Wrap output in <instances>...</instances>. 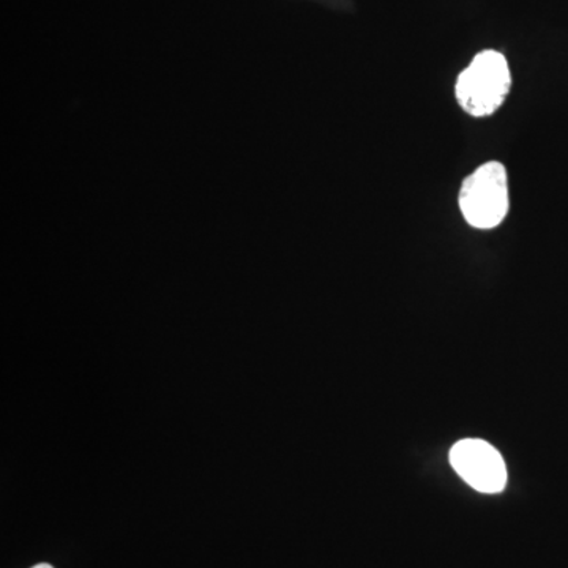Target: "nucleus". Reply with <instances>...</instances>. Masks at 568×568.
<instances>
[{
	"label": "nucleus",
	"mask_w": 568,
	"mask_h": 568,
	"mask_svg": "<svg viewBox=\"0 0 568 568\" xmlns=\"http://www.w3.org/2000/svg\"><path fill=\"white\" fill-rule=\"evenodd\" d=\"M511 88L507 59L500 52H478L466 70L459 73L455 95L463 111L474 118L495 114L506 102Z\"/></svg>",
	"instance_id": "1"
},
{
	"label": "nucleus",
	"mask_w": 568,
	"mask_h": 568,
	"mask_svg": "<svg viewBox=\"0 0 568 568\" xmlns=\"http://www.w3.org/2000/svg\"><path fill=\"white\" fill-rule=\"evenodd\" d=\"M450 465L469 487L484 495H496L507 485L503 455L481 439H465L450 450Z\"/></svg>",
	"instance_id": "3"
},
{
	"label": "nucleus",
	"mask_w": 568,
	"mask_h": 568,
	"mask_svg": "<svg viewBox=\"0 0 568 568\" xmlns=\"http://www.w3.org/2000/svg\"><path fill=\"white\" fill-rule=\"evenodd\" d=\"M459 211L477 230H493L508 213V178L506 166L488 162L467 175L458 196Z\"/></svg>",
	"instance_id": "2"
},
{
	"label": "nucleus",
	"mask_w": 568,
	"mask_h": 568,
	"mask_svg": "<svg viewBox=\"0 0 568 568\" xmlns=\"http://www.w3.org/2000/svg\"><path fill=\"white\" fill-rule=\"evenodd\" d=\"M32 568H54L50 566V564H39V566L32 567Z\"/></svg>",
	"instance_id": "4"
}]
</instances>
